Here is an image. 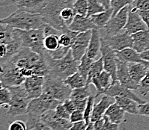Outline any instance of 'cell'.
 I'll list each match as a JSON object with an SVG mask.
<instances>
[{
	"label": "cell",
	"instance_id": "cell-1",
	"mask_svg": "<svg viewBox=\"0 0 149 130\" xmlns=\"http://www.w3.org/2000/svg\"><path fill=\"white\" fill-rule=\"evenodd\" d=\"M0 23L9 25L13 28L21 30L42 28L46 24L40 14L28 12L19 8L9 16L1 19Z\"/></svg>",
	"mask_w": 149,
	"mask_h": 130
},
{
	"label": "cell",
	"instance_id": "cell-2",
	"mask_svg": "<svg viewBox=\"0 0 149 130\" xmlns=\"http://www.w3.org/2000/svg\"><path fill=\"white\" fill-rule=\"evenodd\" d=\"M44 57L47 63L49 74L65 81L67 78L74 74L78 70V62L74 59L71 49L64 58L53 59L44 52Z\"/></svg>",
	"mask_w": 149,
	"mask_h": 130
},
{
	"label": "cell",
	"instance_id": "cell-3",
	"mask_svg": "<svg viewBox=\"0 0 149 130\" xmlns=\"http://www.w3.org/2000/svg\"><path fill=\"white\" fill-rule=\"evenodd\" d=\"M74 2V0H47V5L40 14L46 23L64 32L68 27L62 21L60 14L64 8L73 6Z\"/></svg>",
	"mask_w": 149,
	"mask_h": 130
},
{
	"label": "cell",
	"instance_id": "cell-4",
	"mask_svg": "<svg viewBox=\"0 0 149 130\" xmlns=\"http://www.w3.org/2000/svg\"><path fill=\"white\" fill-rule=\"evenodd\" d=\"M71 92V88L62 79L49 74L44 76L43 94L63 102L67 99L70 98Z\"/></svg>",
	"mask_w": 149,
	"mask_h": 130
},
{
	"label": "cell",
	"instance_id": "cell-5",
	"mask_svg": "<svg viewBox=\"0 0 149 130\" xmlns=\"http://www.w3.org/2000/svg\"><path fill=\"white\" fill-rule=\"evenodd\" d=\"M11 93V101L8 107L6 115L9 117L20 116L27 114L29 97L27 94L23 85L8 88Z\"/></svg>",
	"mask_w": 149,
	"mask_h": 130
},
{
	"label": "cell",
	"instance_id": "cell-6",
	"mask_svg": "<svg viewBox=\"0 0 149 130\" xmlns=\"http://www.w3.org/2000/svg\"><path fill=\"white\" fill-rule=\"evenodd\" d=\"M1 86L6 88L23 85L26 78L23 76L20 69L11 59L1 62Z\"/></svg>",
	"mask_w": 149,
	"mask_h": 130
},
{
	"label": "cell",
	"instance_id": "cell-7",
	"mask_svg": "<svg viewBox=\"0 0 149 130\" xmlns=\"http://www.w3.org/2000/svg\"><path fill=\"white\" fill-rule=\"evenodd\" d=\"M15 29L21 39L23 46L29 48L32 51L41 55H44L45 49L44 46V33L43 28L31 30Z\"/></svg>",
	"mask_w": 149,
	"mask_h": 130
},
{
	"label": "cell",
	"instance_id": "cell-8",
	"mask_svg": "<svg viewBox=\"0 0 149 130\" xmlns=\"http://www.w3.org/2000/svg\"><path fill=\"white\" fill-rule=\"evenodd\" d=\"M59 103V101L42 93L40 97L30 100L27 114L41 118L43 114L47 111L49 110H55Z\"/></svg>",
	"mask_w": 149,
	"mask_h": 130
},
{
	"label": "cell",
	"instance_id": "cell-9",
	"mask_svg": "<svg viewBox=\"0 0 149 130\" xmlns=\"http://www.w3.org/2000/svg\"><path fill=\"white\" fill-rule=\"evenodd\" d=\"M42 58L43 55H41L32 51L29 48L23 46L16 55L9 59H11L19 69L30 68L34 70Z\"/></svg>",
	"mask_w": 149,
	"mask_h": 130
},
{
	"label": "cell",
	"instance_id": "cell-10",
	"mask_svg": "<svg viewBox=\"0 0 149 130\" xmlns=\"http://www.w3.org/2000/svg\"><path fill=\"white\" fill-rule=\"evenodd\" d=\"M130 6H127L120 10L116 15L112 16V18L107 23L103 30L104 35L102 36H113L121 32L122 30L125 29L127 21L128 13L130 8Z\"/></svg>",
	"mask_w": 149,
	"mask_h": 130
},
{
	"label": "cell",
	"instance_id": "cell-11",
	"mask_svg": "<svg viewBox=\"0 0 149 130\" xmlns=\"http://www.w3.org/2000/svg\"><path fill=\"white\" fill-rule=\"evenodd\" d=\"M100 53L104 58V70L112 75L113 80L118 81L117 79V54L116 51L108 45L104 39L101 37Z\"/></svg>",
	"mask_w": 149,
	"mask_h": 130
},
{
	"label": "cell",
	"instance_id": "cell-12",
	"mask_svg": "<svg viewBox=\"0 0 149 130\" xmlns=\"http://www.w3.org/2000/svg\"><path fill=\"white\" fill-rule=\"evenodd\" d=\"M133 91V90L127 88L122 85L118 81H116L111 84L110 87L103 91L101 95H107V96H109V97H113V98L116 97H128V98L133 99L135 101H136L139 104H143L146 102L145 100H142V98H140Z\"/></svg>",
	"mask_w": 149,
	"mask_h": 130
},
{
	"label": "cell",
	"instance_id": "cell-13",
	"mask_svg": "<svg viewBox=\"0 0 149 130\" xmlns=\"http://www.w3.org/2000/svg\"><path fill=\"white\" fill-rule=\"evenodd\" d=\"M104 41L115 51H121L127 48H133L132 35L126 31L113 36H102Z\"/></svg>",
	"mask_w": 149,
	"mask_h": 130
},
{
	"label": "cell",
	"instance_id": "cell-14",
	"mask_svg": "<svg viewBox=\"0 0 149 130\" xmlns=\"http://www.w3.org/2000/svg\"><path fill=\"white\" fill-rule=\"evenodd\" d=\"M91 30L78 34V35L77 36L74 41V44L70 48L74 59L77 60V62H79L83 55L86 54L90 39H91Z\"/></svg>",
	"mask_w": 149,
	"mask_h": 130
},
{
	"label": "cell",
	"instance_id": "cell-15",
	"mask_svg": "<svg viewBox=\"0 0 149 130\" xmlns=\"http://www.w3.org/2000/svg\"><path fill=\"white\" fill-rule=\"evenodd\" d=\"M40 118L52 130H70L72 126L70 120L58 117L55 110L47 111Z\"/></svg>",
	"mask_w": 149,
	"mask_h": 130
},
{
	"label": "cell",
	"instance_id": "cell-16",
	"mask_svg": "<svg viewBox=\"0 0 149 130\" xmlns=\"http://www.w3.org/2000/svg\"><path fill=\"white\" fill-rule=\"evenodd\" d=\"M44 76L33 75L25 79L23 85L30 100L38 98L43 93Z\"/></svg>",
	"mask_w": 149,
	"mask_h": 130
},
{
	"label": "cell",
	"instance_id": "cell-17",
	"mask_svg": "<svg viewBox=\"0 0 149 130\" xmlns=\"http://www.w3.org/2000/svg\"><path fill=\"white\" fill-rule=\"evenodd\" d=\"M148 28L139 15L138 10L133 8L132 6H130L129 13H128L127 21L126 26L124 30L130 35H133L136 32L144 31Z\"/></svg>",
	"mask_w": 149,
	"mask_h": 130
},
{
	"label": "cell",
	"instance_id": "cell-18",
	"mask_svg": "<svg viewBox=\"0 0 149 130\" xmlns=\"http://www.w3.org/2000/svg\"><path fill=\"white\" fill-rule=\"evenodd\" d=\"M117 79L122 85L133 91H137L138 84L132 79L128 71L127 62L118 57L117 58Z\"/></svg>",
	"mask_w": 149,
	"mask_h": 130
},
{
	"label": "cell",
	"instance_id": "cell-19",
	"mask_svg": "<svg viewBox=\"0 0 149 130\" xmlns=\"http://www.w3.org/2000/svg\"><path fill=\"white\" fill-rule=\"evenodd\" d=\"M113 78L112 75L109 72H107L104 70L100 75H98L96 77L91 79L90 84H92L95 85L96 88V95L95 97H99L101 95L102 92L104 90L107 89L109 87L111 86V84L114 82Z\"/></svg>",
	"mask_w": 149,
	"mask_h": 130
},
{
	"label": "cell",
	"instance_id": "cell-20",
	"mask_svg": "<svg viewBox=\"0 0 149 130\" xmlns=\"http://www.w3.org/2000/svg\"><path fill=\"white\" fill-rule=\"evenodd\" d=\"M112 98H113V97H111L109 96H107V95H103L100 102H97V103H95L92 114H91V122H95L98 120L104 118L107 109L110 106V105H112L114 102L115 99L113 100Z\"/></svg>",
	"mask_w": 149,
	"mask_h": 130
},
{
	"label": "cell",
	"instance_id": "cell-21",
	"mask_svg": "<svg viewBox=\"0 0 149 130\" xmlns=\"http://www.w3.org/2000/svg\"><path fill=\"white\" fill-rule=\"evenodd\" d=\"M14 5L25 11L40 14L47 5V0H14Z\"/></svg>",
	"mask_w": 149,
	"mask_h": 130
},
{
	"label": "cell",
	"instance_id": "cell-22",
	"mask_svg": "<svg viewBox=\"0 0 149 130\" xmlns=\"http://www.w3.org/2000/svg\"><path fill=\"white\" fill-rule=\"evenodd\" d=\"M95 28V26L90 17H88L82 16L79 14H76L74 20L71 24L68 26V28L71 31L76 32H85Z\"/></svg>",
	"mask_w": 149,
	"mask_h": 130
},
{
	"label": "cell",
	"instance_id": "cell-23",
	"mask_svg": "<svg viewBox=\"0 0 149 130\" xmlns=\"http://www.w3.org/2000/svg\"><path fill=\"white\" fill-rule=\"evenodd\" d=\"M100 46H101L100 29L95 27L91 30V39H90L86 55L91 59H95L97 56L99 52L100 51Z\"/></svg>",
	"mask_w": 149,
	"mask_h": 130
},
{
	"label": "cell",
	"instance_id": "cell-24",
	"mask_svg": "<svg viewBox=\"0 0 149 130\" xmlns=\"http://www.w3.org/2000/svg\"><path fill=\"white\" fill-rule=\"evenodd\" d=\"M133 38V48L139 53L149 49V28L131 35Z\"/></svg>",
	"mask_w": 149,
	"mask_h": 130
},
{
	"label": "cell",
	"instance_id": "cell-25",
	"mask_svg": "<svg viewBox=\"0 0 149 130\" xmlns=\"http://www.w3.org/2000/svg\"><path fill=\"white\" fill-rule=\"evenodd\" d=\"M127 65L132 79L139 84L148 71L149 67L144 64L136 62H127Z\"/></svg>",
	"mask_w": 149,
	"mask_h": 130
},
{
	"label": "cell",
	"instance_id": "cell-26",
	"mask_svg": "<svg viewBox=\"0 0 149 130\" xmlns=\"http://www.w3.org/2000/svg\"><path fill=\"white\" fill-rule=\"evenodd\" d=\"M117 56L127 62H136L142 63L149 67V62L142 59L140 56V53L136 52L133 48H127L121 51H116Z\"/></svg>",
	"mask_w": 149,
	"mask_h": 130
},
{
	"label": "cell",
	"instance_id": "cell-27",
	"mask_svg": "<svg viewBox=\"0 0 149 130\" xmlns=\"http://www.w3.org/2000/svg\"><path fill=\"white\" fill-rule=\"evenodd\" d=\"M115 102L127 113L139 115V104L133 99L124 97H114Z\"/></svg>",
	"mask_w": 149,
	"mask_h": 130
},
{
	"label": "cell",
	"instance_id": "cell-28",
	"mask_svg": "<svg viewBox=\"0 0 149 130\" xmlns=\"http://www.w3.org/2000/svg\"><path fill=\"white\" fill-rule=\"evenodd\" d=\"M125 111L118 106V104L115 102L107 109L104 116L107 117L112 123L121 124L125 119Z\"/></svg>",
	"mask_w": 149,
	"mask_h": 130
},
{
	"label": "cell",
	"instance_id": "cell-29",
	"mask_svg": "<svg viewBox=\"0 0 149 130\" xmlns=\"http://www.w3.org/2000/svg\"><path fill=\"white\" fill-rule=\"evenodd\" d=\"M112 15H113V10L112 8H109L103 12L99 13V14L91 15L89 17L92 23L95 24L96 28L102 29L104 28L107 23L112 18Z\"/></svg>",
	"mask_w": 149,
	"mask_h": 130
},
{
	"label": "cell",
	"instance_id": "cell-30",
	"mask_svg": "<svg viewBox=\"0 0 149 130\" xmlns=\"http://www.w3.org/2000/svg\"><path fill=\"white\" fill-rule=\"evenodd\" d=\"M64 82L72 90L83 88L87 85V80L78 71L68 76Z\"/></svg>",
	"mask_w": 149,
	"mask_h": 130
},
{
	"label": "cell",
	"instance_id": "cell-31",
	"mask_svg": "<svg viewBox=\"0 0 149 130\" xmlns=\"http://www.w3.org/2000/svg\"><path fill=\"white\" fill-rule=\"evenodd\" d=\"M26 130H52L41 118L27 114Z\"/></svg>",
	"mask_w": 149,
	"mask_h": 130
},
{
	"label": "cell",
	"instance_id": "cell-32",
	"mask_svg": "<svg viewBox=\"0 0 149 130\" xmlns=\"http://www.w3.org/2000/svg\"><path fill=\"white\" fill-rule=\"evenodd\" d=\"M79 32H76L71 31L69 28L65 31L60 35L59 41L61 46L67 48H71L72 45L74 44L76 37L78 35Z\"/></svg>",
	"mask_w": 149,
	"mask_h": 130
},
{
	"label": "cell",
	"instance_id": "cell-33",
	"mask_svg": "<svg viewBox=\"0 0 149 130\" xmlns=\"http://www.w3.org/2000/svg\"><path fill=\"white\" fill-rule=\"evenodd\" d=\"M104 71V58L100 57L99 59L94 62L91 65L89 73H88V79H87V85H90L91 79L100 75L103 71Z\"/></svg>",
	"mask_w": 149,
	"mask_h": 130
},
{
	"label": "cell",
	"instance_id": "cell-34",
	"mask_svg": "<svg viewBox=\"0 0 149 130\" xmlns=\"http://www.w3.org/2000/svg\"><path fill=\"white\" fill-rule=\"evenodd\" d=\"M94 59H91L86 54L83 55V57L79 61V64H78L77 71L87 80L90 69H91L92 63L94 62Z\"/></svg>",
	"mask_w": 149,
	"mask_h": 130
},
{
	"label": "cell",
	"instance_id": "cell-35",
	"mask_svg": "<svg viewBox=\"0 0 149 130\" xmlns=\"http://www.w3.org/2000/svg\"><path fill=\"white\" fill-rule=\"evenodd\" d=\"M58 35H50L45 36L44 40V46L46 51H55L61 47Z\"/></svg>",
	"mask_w": 149,
	"mask_h": 130
},
{
	"label": "cell",
	"instance_id": "cell-36",
	"mask_svg": "<svg viewBox=\"0 0 149 130\" xmlns=\"http://www.w3.org/2000/svg\"><path fill=\"white\" fill-rule=\"evenodd\" d=\"M14 28L4 23H0V44H8L12 40Z\"/></svg>",
	"mask_w": 149,
	"mask_h": 130
},
{
	"label": "cell",
	"instance_id": "cell-37",
	"mask_svg": "<svg viewBox=\"0 0 149 130\" xmlns=\"http://www.w3.org/2000/svg\"><path fill=\"white\" fill-rule=\"evenodd\" d=\"M91 95V93L90 91L89 85H86V87H83V88L72 90L70 98L72 100H81L88 99Z\"/></svg>",
	"mask_w": 149,
	"mask_h": 130
},
{
	"label": "cell",
	"instance_id": "cell-38",
	"mask_svg": "<svg viewBox=\"0 0 149 130\" xmlns=\"http://www.w3.org/2000/svg\"><path fill=\"white\" fill-rule=\"evenodd\" d=\"M76 12L74 11L73 6H67V7L64 8L61 11V14H60V17H61V19H62V21L65 23L67 26L68 27L71 23L74 20V17L76 16Z\"/></svg>",
	"mask_w": 149,
	"mask_h": 130
},
{
	"label": "cell",
	"instance_id": "cell-39",
	"mask_svg": "<svg viewBox=\"0 0 149 130\" xmlns=\"http://www.w3.org/2000/svg\"><path fill=\"white\" fill-rule=\"evenodd\" d=\"M73 8L77 14L87 17L88 9V0H74Z\"/></svg>",
	"mask_w": 149,
	"mask_h": 130
},
{
	"label": "cell",
	"instance_id": "cell-40",
	"mask_svg": "<svg viewBox=\"0 0 149 130\" xmlns=\"http://www.w3.org/2000/svg\"><path fill=\"white\" fill-rule=\"evenodd\" d=\"M107 9L104 6L100 4L97 0H88V9L87 17H89L91 15L99 14L100 12L106 11Z\"/></svg>",
	"mask_w": 149,
	"mask_h": 130
},
{
	"label": "cell",
	"instance_id": "cell-41",
	"mask_svg": "<svg viewBox=\"0 0 149 130\" xmlns=\"http://www.w3.org/2000/svg\"><path fill=\"white\" fill-rule=\"evenodd\" d=\"M11 101V93L8 88L1 86L0 89V105L8 108Z\"/></svg>",
	"mask_w": 149,
	"mask_h": 130
},
{
	"label": "cell",
	"instance_id": "cell-42",
	"mask_svg": "<svg viewBox=\"0 0 149 130\" xmlns=\"http://www.w3.org/2000/svg\"><path fill=\"white\" fill-rule=\"evenodd\" d=\"M135 0H111V8L113 10L114 16L120 10L127 6H130Z\"/></svg>",
	"mask_w": 149,
	"mask_h": 130
},
{
	"label": "cell",
	"instance_id": "cell-43",
	"mask_svg": "<svg viewBox=\"0 0 149 130\" xmlns=\"http://www.w3.org/2000/svg\"><path fill=\"white\" fill-rule=\"evenodd\" d=\"M95 98H96L95 96H92V95H91L88 97L87 105H86V107L84 110V120L87 124H88L91 122V114H92V111H93Z\"/></svg>",
	"mask_w": 149,
	"mask_h": 130
},
{
	"label": "cell",
	"instance_id": "cell-44",
	"mask_svg": "<svg viewBox=\"0 0 149 130\" xmlns=\"http://www.w3.org/2000/svg\"><path fill=\"white\" fill-rule=\"evenodd\" d=\"M137 91L142 97H146L149 93V70L139 84Z\"/></svg>",
	"mask_w": 149,
	"mask_h": 130
},
{
	"label": "cell",
	"instance_id": "cell-45",
	"mask_svg": "<svg viewBox=\"0 0 149 130\" xmlns=\"http://www.w3.org/2000/svg\"><path fill=\"white\" fill-rule=\"evenodd\" d=\"M70 49V48H67V47H63V46H61L60 48H58V49H56L55 51H51L45 52L49 55V56H50L51 58H53V59H60V58H62L68 54V53L69 52V50Z\"/></svg>",
	"mask_w": 149,
	"mask_h": 130
},
{
	"label": "cell",
	"instance_id": "cell-46",
	"mask_svg": "<svg viewBox=\"0 0 149 130\" xmlns=\"http://www.w3.org/2000/svg\"><path fill=\"white\" fill-rule=\"evenodd\" d=\"M55 111H56V114L58 115V117L61 118H64V119H68L70 120V114L68 112V111L67 110L66 108L65 107V106L63 105L62 102H60L58 105V106L55 109Z\"/></svg>",
	"mask_w": 149,
	"mask_h": 130
},
{
	"label": "cell",
	"instance_id": "cell-47",
	"mask_svg": "<svg viewBox=\"0 0 149 130\" xmlns=\"http://www.w3.org/2000/svg\"><path fill=\"white\" fill-rule=\"evenodd\" d=\"M131 6L138 11L149 10V0H135Z\"/></svg>",
	"mask_w": 149,
	"mask_h": 130
},
{
	"label": "cell",
	"instance_id": "cell-48",
	"mask_svg": "<svg viewBox=\"0 0 149 130\" xmlns=\"http://www.w3.org/2000/svg\"><path fill=\"white\" fill-rule=\"evenodd\" d=\"M8 130H26V123L22 120H15L10 123Z\"/></svg>",
	"mask_w": 149,
	"mask_h": 130
},
{
	"label": "cell",
	"instance_id": "cell-49",
	"mask_svg": "<svg viewBox=\"0 0 149 130\" xmlns=\"http://www.w3.org/2000/svg\"><path fill=\"white\" fill-rule=\"evenodd\" d=\"M70 120L71 123L84 120V112L79 111V110H76V111H74V112L70 114Z\"/></svg>",
	"mask_w": 149,
	"mask_h": 130
},
{
	"label": "cell",
	"instance_id": "cell-50",
	"mask_svg": "<svg viewBox=\"0 0 149 130\" xmlns=\"http://www.w3.org/2000/svg\"><path fill=\"white\" fill-rule=\"evenodd\" d=\"M104 130H119V124L112 123V122L110 121L106 116H104Z\"/></svg>",
	"mask_w": 149,
	"mask_h": 130
},
{
	"label": "cell",
	"instance_id": "cell-51",
	"mask_svg": "<svg viewBox=\"0 0 149 130\" xmlns=\"http://www.w3.org/2000/svg\"><path fill=\"white\" fill-rule=\"evenodd\" d=\"M62 103H63L65 107L66 108V109L68 111V112L70 113V114H71V113H73L74 111L77 110L75 102H74V100H72V99H67L66 100L64 101Z\"/></svg>",
	"mask_w": 149,
	"mask_h": 130
},
{
	"label": "cell",
	"instance_id": "cell-52",
	"mask_svg": "<svg viewBox=\"0 0 149 130\" xmlns=\"http://www.w3.org/2000/svg\"><path fill=\"white\" fill-rule=\"evenodd\" d=\"M139 115L149 117V102L139 105Z\"/></svg>",
	"mask_w": 149,
	"mask_h": 130
},
{
	"label": "cell",
	"instance_id": "cell-53",
	"mask_svg": "<svg viewBox=\"0 0 149 130\" xmlns=\"http://www.w3.org/2000/svg\"><path fill=\"white\" fill-rule=\"evenodd\" d=\"M87 125L88 124L86 123L85 120L72 123V126L70 127V130H86Z\"/></svg>",
	"mask_w": 149,
	"mask_h": 130
},
{
	"label": "cell",
	"instance_id": "cell-54",
	"mask_svg": "<svg viewBox=\"0 0 149 130\" xmlns=\"http://www.w3.org/2000/svg\"><path fill=\"white\" fill-rule=\"evenodd\" d=\"M139 15L142 17L144 23H146L148 28H149V10L146 11H139Z\"/></svg>",
	"mask_w": 149,
	"mask_h": 130
},
{
	"label": "cell",
	"instance_id": "cell-55",
	"mask_svg": "<svg viewBox=\"0 0 149 130\" xmlns=\"http://www.w3.org/2000/svg\"><path fill=\"white\" fill-rule=\"evenodd\" d=\"M104 118H102V119L94 122V129L95 130H104Z\"/></svg>",
	"mask_w": 149,
	"mask_h": 130
},
{
	"label": "cell",
	"instance_id": "cell-56",
	"mask_svg": "<svg viewBox=\"0 0 149 130\" xmlns=\"http://www.w3.org/2000/svg\"><path fill=\"white\" fill-rule=\"evenodd\" d=\"M20 71H21L22 74H23V76H24L25 78L29 77V76H32L34 75V71L32 69L23 68L20 69Z\"/></svg>",
	"mask_w": 149,
	"mask_h": 130
},
{
	"label": "cell",
	"instance_id": "cell-57",
	"mask_svg": "<svg viewBox=\"0 0 149 130\" xmlns=\"http://www.w3.org/2000/svg\"><path fill=\"white\" fill-rule=\"evenodd\" d=\"M97 1L102 4L107 10L111 8V0H97Z\"/></svg>",
	"mask_w": 149,
	"mask_h": 130
},
{
	"label": "cell",
	"instance_id": "cell-58",
	"mask_svg": "<svg viewBox=\"0 0 149 130\" xmlns=\"http://www.w3.org/2000/svg\"><path fill=\"white\" fill-rule=\"evenodd\" d=\"M12 4H14V0H0V6L2 8L6 7Z\"/></svg>",
	"mask_w": 149,
	"mask_h": 130
},
{
	"label": "cell",
	"instance_id": "cell-59",
	"mask_svg": "<svg viewBox=\"0 0 149 130\" xmlns=\"http://www.w3.org/2000/svg\"><path fill=\"white\" fill-rule=\"evenodd\" d=\"M140 56L145 61H147L149 62V49L146 50V51L142 52V53H140Z\"/></svg>",
	"mask_w": 149,
	"mask_h": 130
},
{
	"label": "cell",
	"instance_id": "cell-60",
	"mask_svg": "<svg viewBox=\"0 0 149 130\" xmlns=\"http://www.w3.org/2000/svg\"><path fill=\"white\" fill-rule=\"evenodd\" d=\"M86 130H95V129H94V122H90V123L87 125V127H86Z\"/></svg>",
	"mask_w": 149,
	"mask_h": 130
}]
</instances>
